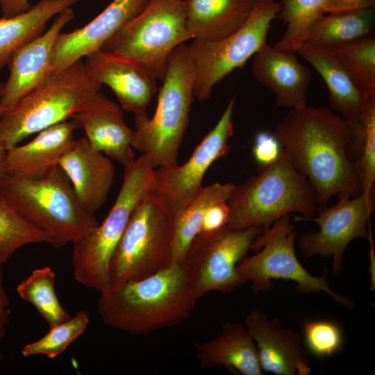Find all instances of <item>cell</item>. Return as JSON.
I'll use <instances>...</instances> for the list:
<instances>
[{
	"instance_id": "cell-1",
	"label": "cell",
	"mask_w": 375,
	"mask_h": 375,
	"mask_svg": "<svg viewBox=\"0 0 375 375\" xmlns=\"http://www.w3.org/2000/svg\"><path fill=\"white\" fill-rule=\"evenodd\" d=\"M274 134L315 189L319 205L335 195L361 194L351 153L353 126L340 115L324 106L292 108Z\"/></svg>"
},
{
	"instance_id": "cell-2",
	"label": "cell",
	"mask_w": 375,
	"mask_h": 375,
	"mask_svg": "<svg viewBox=\"0 0 375 375\" xmlns=\"http://www.w3.org/2000/svg\"><path fill=\"white\" fill-rule=\"evenodd\" d=\"M197 300L184 264H172L147 277L109 288L100 293L97 310L107 325L140 335L182 323Z\"/></svg>"
},
{
	"instance_id": "cell-3",
	"label": "cell",
	"mask_w": 375,
	"mask_h": 375,
	"mask_svg": "<svg viewBox=\"0 0 375 375\" xmlns=\"http://www.w3.org/2000/svg\"><path fill=\"white\" fill-rule=\"evenodd\" d=\"M0 201L47 234L57 249L83 238L99 224L94 215L82 206L60 167L38 178L4 175Z\"/></svg>"
},
{
	"instance_id": "cell-4",
	"label": "cell",
	"mask_w": 375,
	"mask_h": 375,
	"mask_svg": "<svg viewBox=\"0 0 375 375\" xmlns=\"http://www.w3.org/2000/svg\"><path fill=\"white\" fill-rule=\"evenodd\" d=\"M228 204L226 225L234 229H264L292 212L312 217L319 206L315 189L283 149L275 162L258 167L256 174L235 185Z\"/></svg>"
},
{
	"instance_id": "cell-5",
	"label": "cell",
	"mask_w": 375,
	"mask_h": 375,
	"mask_svg": "<svg viewBox=\"0 0 375 375\" xmlns=\"http://www.w3.org/2000/svg\"><path fill=\"white\" fill-rule=\"evenodd\" d=\"M101 86L82 60L48 76L0 116V144L8 150L31 135L71 119Z\"/></svg>"
},
{
	"instance_id": "cell-6",
	"label": "cell",
	"mask_w": 375,
	"mask_h": 375,
	"mask_svg": "<svg viewBox=\"0 0 375 375\" xmlns=\"http://www.w3.org/2000/svg\"><path fill=\"white\" fill-rule=\"evenodd\" d=\"M194 69L188 46L183 43L170 54L156 112L135 114L131 144L148 155L155 168L177 165L193 100Z\"/></svg>"
},
{
	"instance_id": "cell-7",
	"label": "cell",
	"mask_w": 375,
	"mask_h": 375,
	"mask_svg": "<svg viewBox=\"0 0 375 375\" xmlns=\"http://www.w3.org/2000/svg\"><path fill=\"white\" fill-rule=\"evenodd\" d=\"M154 169L144 153L124 167L122 185L105 219L72 244V265L77 282L99 293L110 288L111 258L135 208L151 191Z\"/></svg>"
},
{
	"instance_id": "cell-8",
	"label": "cell",
	"mask_w": 375,
	"mask_h": 375,
	"mask_svg": "<svg viewBox=\"0 0 375 375\" xmlns=\"http://www.w3.org/2000/svg\"><path fill=\"white\" fill-rule=\"evenodd\" d=\"M174 217L159 196L150 191L143 197L111 258L110 288L147 277L171 265Z\"/></svg>"
},
{
	"instance_id": "cell-9",
	"label": "cell",
	"mask_w": 375,
	"mask_h": 375,
	"mask_svg": "<svg viewBox=\"0 0 375 375\" xmlns=\"http://www.w3.org/2000/svg\"><path fill=\"white\" fill-rule=\"evenodd\" d=\"M190 39L184 0H149L143 10L101 49L137 64L162 81L170 54Z\"/></svg>"
},
{
	"instance_id": "cell-10",
	"label": "cell",
	"mask_w": 375,
	"mask_h": 375,
	"mask_svg": "<svg viewBox=\"0 0 375 375\" xmlns=\"http://www.w3.org/2000/svg\"><path fill=\"white\" fill-rule=\"evenodd\" d=\"M297 231L290 215L283 216L264 228L251 244L255 254L244 257L238 265V271L244 282L250 281L254 292L270 290L273 279L295 282L299 294L324 292L336 302L351 309L355 304L350 299L334 292L323 276L310 274L299 261L294 248Z\"/></svg>"
},
{
	"instance_id": "cell-11",
	"label": "cell",
	"mask_w": 375,
	"mask_h": 375,
	"mask_svg": "<svg viewBox=\"0 0 375 375\" xmlns=\"http://www.w3.org/2000/svg\"><path fill=\"white\" fill-rule=\"evenodd\" d=\"M280 3H256L247 21L232 34L215 40L193 39L188 46L194 69L193 94L199 101L210 97L214 86L236 68H242L267 42Z\"/></svg>"
},
{
	"instance_id": "cell-12",
	"label": "cell",
	"mask_w": 375,
	"mask_h": 375,
	"mask_svg": "<svg viewBox=\"0 0 375 375\" xmlns=\"http://www.w3.org/2000/svg\"><path fill=\"white\" fill-rule=\"evenodd\" d=\"M262 230L260 226L234 229L226 225L215 232L197 235L183 262L197 299L210 292L231 293L245 283L237 267Z\"/></svg>"
},
{
	"instance_id": "cell-13",
	"label": "cell",
	"mask_w": 375,
	"mask_h": 375,
	"mask_svg": "<svg viewBox=\"0 0 375 375\" xmlns=\"http://www.w3.org/2000/svg\"><path fill=\"white\" fill-rule=\"evenodd\" d=\"M338 201L331 207L319 205L315 215L303 218L295 216L296 221H312L319 226L301 235L299 246L303 258L315 256L333 259V273L343 270L344 253L355 238H368L369 218L375 210V192H361L356 197L347 194L338 196Z\"/></svg>"
},
{
	"instance_id": "cell-14",
	"label": "cell",
	"mask_w": 375,
	"mask_h": 375,
	"mask_svg": "<svg viewBox=\"0 0 375 375\" xmlns=\"http://www.w3.org/2000/svg\"><path fill=\"white\" fill-rule=\"evenodd\" d=\"M235 101L234 97L229 101L217 123L185 163L155 168L151 192L166 202L174 217L203 187L204 176L213 162L228 152V140L233 133Z\"/></svg>"
},
{
	"instance_id": "cell-15",
	"label": "cell",
	"mask_w": 375,
	"mask_h": 375,
	"mask_svg": "<svg viewBox=\"0 0 375 375\" xmlns=\"http://www.w3.org/2000/svg\"><path fill=\"white\" fill-rule=\"evenodd\" d=\"M149 0H112L95 18L71 32H60L56 40L49 76L73 65L101 49L103 44L144 8Z\"/></svg>"
},
{
	"instance_id": "cell-16",
	"label": "cell",
	"mask_w": 375,
	"mask_h": 375,
	"mask_svg": "<svg viewBox=\"0 0 375 375\" xmlns=\"http://www.w3.org/2000/svg\"><path fill=\"white\" fill-rule=\"evenodd\" d=\"M245 326L256 346L262 371L276 375H308V353L299 333L282 326L278 318L269 319L260 310H251Z\"/></svg>"
},
{
	"instance_id": "cell-17",
	"label": "cell",
	"mask_w": 375,
	"mask_h": 375,
	"mask_svg": "<svg viewBox=\"0 0 375 375\" xmlns=\"http://www.w3.org/2000/svg\"><path fill=\"white\" fill-rule=\"evenodd\" d=\"M74 17L72 8L65 9L47 31L13 54L8 65L10 72L4 83L0 116L49 76L56 38Z\"/></svg>"
},
{
	"instance_id": "cell-18",
	"label": "cell",
	"mask_w": 375,
	"mask_h": 375,
	"mask_svg": "<svg viewBox=\"0 0 375 375\" xmlns=\"http://www.w3.org/2000/svg\"><path fill=\"white\" fill-rule=\"evenodd\" d=\"M59 167L68 177L85 210L94 215L104 205L114 181L111 159L95 149L86 138L75 140L62 156Z\"/></svg>"
},
{
	"instance_id": "cell-19",
	"label": "cell",
	"mask_w": 375,
	"mask_h": 375,
	"mask_svg": "<svg viewBox=\"0 0 375 375\" xmlns=\"http://www.w3.org/2000/svg\"><path fill=\"white\" fill-rule=\"evenodd\" d=\"M122 110L99 91L72 119L83 128L93 148L125 167L135 160V153L133 130L126 124Z\"/></svg>"
},
{
	"instance_id": "cell-20",
	"label": "cell",
	"mask_w": 375,
	"mask_h": 375,
	"mask_svg": "<svg viewBox=\"0 0 375 375\" xmlns=\"http://www.w3.org/2000/svg\"><path fill=\"white\" fill-rule=\"evenodd\" d=\"M293 51L279 50L265 42L254 54V78L274 94L278 106L288 108L307 105L312 79L310 69L302 65Z\"/></svg>"
},
{
	"instance_id": "cell-21",
	"label": "cell",
	"mask_w": 375,
	"mask_h": 375,
	"mask_svg": "<svg viewBox=\"0 0 375 375\" xmlns=\"http://www.w3.org/2000/svg\"><path fill=\"white\" fill-rule=\"evenodd\" d=\"M86 58L94 78L111 89L123 110L134 115L146 112L157 91L153 76L137 64L101 49Z\"/></svg>"
},
{
	"instance_id": "cell-22",
	"label": "cell",
	"mask_w": 375,
	"mask_h": 375,
	"mask_svg": "<svg viewBox=\"0 0 375 375\" xmlns=\"http://www.w3.org/2000/svg\"><path fill=\"white\" fill-rule=\"evenodd\" d=\"M79 128L71 119L39 133L26 144L6 151L3 162L4 175L38 178L44 177L59 167L62 156L74 142V131Z\"/></svg>"
},
{
	"instance_id": "cell-23",
	"label": "cell",
	"mask_w": 375,
	"mask_h": 375,
	"mask_svg": "<svg viewBox=\"0 0 375 375\" xmlns=\"http://www.w3.org/2000/svg\"><path fill=\"white\" fill-rule=\"evenodd\" d=\"M294 51L307 60L324 81L332 110L349 123L357 124L364 112L368 93L326 47L308 42L297 44Z\"/></svg>"
},
{
	"instance_id": "cell-24",
	"label": "cell",
	"mask_w": 375,
	"mask_h": 375,
	"mask_svg": "<svg viewBox=\"0 0 375 375\" xmlns=\"http://www.w3.org/2000/svg\"><path fill=\"white\" fill-rule=\"evenodd\" d=\"M194 349L203 368H226L240 375L262 374L256 346L242 323H225L219 335L196 343Z\"/></svg>"
},
{
	"instance_id": "cell-25",
	"label": "cell",
	"mask_w": 375,
	"mask_h": 375,
	"mask_svg": "<svg viewBox=\"0 0 375 375\" xmlns=\"http://www.w3.org/2000/svg\"><path fill=\"white\" fill-rule=\"evenodd\" d=\"M255 0H184L192 39L215 40L228 36L247 21Z\"/></svg>"
},
{
	"instance_id": "cell-26",
	"label": "cell",
	"mask_w": 375,
	"mask_h": 375,
	"mask_svg": "<svg viewBox=\"0 0 375 375\" xmlns=\"http://www.w3.org/2000/svg\"><path fill=\"white\" fill-rule=\"evenodd\" d=\"M80 0H40L26 11L0 18V69L8 65L22 47L41 35L55 15Z\"/></svg>"
},
{
	"instance_id": "cell-27",
	"label": "cell",
	"mask_w": 375,
	"mask_h": 375,
	"mask_svg": "<svg viewBox=\"0 0 375 375\" xmlns=\"http://www.w3.org/2000/svg\"><path fill=\"white\" fill-rule=\"evenodd\" d=\"M235 185L213 183L203 186L197 194L174 217L171 265L184 262L190 247L200 231L206 209L219 201H228Z\"/></svg>"
},
{
	"instance_id": "cell-28",
	"label": "cell",
	"mask_w": 375,
	"mask_h": 375,
	"mask_svg": "<svg viewBox=\"0 0 375 375\" xmlns=\"http://www.w3.org/2000/svg\"><path fill=\"white\" fill-rule=\"evenodd\" d=\"M374 8L324 14L308 25L299 43L328 47L367 36L374 24Z\"/></svg>"
},
{
	"instance_id": "cell-29",
	"label": "cell",
	"mask_w": 375,
	"mask_h": 375,
	"mask_svg": "<svg viewBox=\"0 0 375 375\" xmlns=\"http://www.w3.org/2000/svg\"><path fill=\"white\" fill-rule=\"evenodd\" d=\"M55 278L49 267L37 268L16 288L19 296L36 308L49 328L70 318L56 296Z\"/></svg>"
},
{
	"instance_id": "cell-30",
	"label": "cell",
	"mask_w": 375,
	"mask_h": 375,
	"mask_svg": "<svg viewBox=\"0 0 375 375\" xmlns=\"http://www.w3.org/2000/svg\"><path fill=\"white\" fill-rule=\"evenodd\" d=\"M352 126L351 153L361 192H375V94L368 97L360 122Z\"/></svg>"
},
{
	"instance_id": "cell-31",
	"label": "cell",
	"mask_w": 375,
	"mask_h": 375,
	"mask_svg": "<svg viewBox=\"0 0 375 375\" xmlns=\"http://www.w3.org/2000/svg\"><path fill=\"white\" fill-rule=\"evenodd\" d=\"M368 93H375V38L326 47Z\"/></svg>"
},
{
	"instance_id": "cell-32",
	"label": "cell",
	"mask_w": 375,
	"mask_h": 375,
	"mask_svg": "<svg viewBox=\"0 0 375 375\" xmlns=\"http://www.w3.org/2000/svg\"><path fill=\"white\" fill-rule=\"evenodd\" d=\"M331 0H281L277 17L286 28L281 39L273 46L279 50L294 51L308 25L325 14Z\"/></svg>"
},
{
	"instance_id": "cell-33",
	"label": "cell",
	"mask_w": 375,
	"mask_h": 375,
	"mask_svg": "<svg viewBox=\"0 0 375 375\" xmlns=\"http://www.w3.org/2000/svg\"><path fill=\"white\" fill-rule=\"evenodd\" d=\"M38 243L51 244L50 238L0 201V255L3 263L21 247Z\"/></svg>"
},
{
	"instance_id": "cell-34",
	"label": "cell",
	"mask_w": 375,
	"mask_h": 375,
	"mask_svg": "<svg viewBox=\"0 0 375 375\" xmlns=\"http://www.w3.org/2000/svg\"><path fill=\"white\" fill-rule=\"evenodd\" d=\"M89 322L88 313L81 310L75 316L49 328V331L39 340L24 345L22 354L26 358L44 355L50 359L55 358L84 333Z\"/></svg>"
},
{
	"instance_id": "cell-35",
	"label": "cell",
	"mask_w": 375,
	"mask_h": 375,
	"mask_svg": "<svg viewBox=\"0 0 375 375\" xmlns=\"http://www.w3.org/2000/svg\"><path fill=\"white\" fill-rule=\"evenodd\" d=\"M303 332L306 349L317 357L333 356L342 349L344 343L340 326L332 321H306Z\"/></svg>"
},
{
	"instance_id": "cell-36",
	"label": "cell",
	"mask_w": 375,
	"mask_h": 375,
	"mask_svg": "<svg viewBox=\"0 0 375 375\" xmlns=\"http://www.w3.org/2000/svg\"><path fill=\"white\" fill-rule=\"evenodd\" d=\"M282 151V147L274 133L262 131L254 138L252 153L258 167L269 165L275 162Z\"/></svg>"
},
{
	"instance_id": "cell-37",
	"label": "cell",
	"mask_w": 375,
	"mask_h": 375,
	"mask_svg": "<svg viewBox=\"0 0 375 375\" xmlns=\"http://www.w3.org/2000/svg\"><path fill=\"white\" fill-rule=\"evenodd\" d=\"M229 216L228 201H219L212 204L204 213L199 233L208 234L221 229L228 224Z\"/></svg>"
},
{
	"instance_id": "cell-38",
	"label": "cell",
	"mask_w": 375,
	"mask_h": 375,
	"mask_svg": "<svg viewBox=\"0 0 375 375\" xmlns=\"http://www.w3.org/2000/svg\"><path fill=\"white\" fill-rule=\"evenodd\" d=\"M375 0H331L325 14L348 12L374 8Z\"/></svg>"
},
{
	"instance_id": "cell-39",
	"label": "cell",
	"mask_w": 375,
	"mask_h": 375,
	"mask_svg": "<svg viewBox=\"0 0 375 375\" xmlns=\"http://www.w3.org/2000/svg\"><path fill=\"white\" fill-rule=\"evenodd\" d=\"M30 7L29 0H0V10L4 17L21 14Z\"/></svg>"
},
{
	"instance_id": "cell-40",
	"label": "cell",
	"mask_w": 375,
	"mask_h": 375,
	"mask_svg": "<svg viewBox=\"0 0 375 375\" xmlns=\"http://www.w3.org/2000/svg\"><path fill=\"white\" fill-rule=\"evenodd\" d=\"M9 322L10 315L8 308L0 306V340L6 336Z\"/></svg>"
},
{
	"instance_id": "cell-41",
	"label": "cell",
	"mask_w": 375,
	"mask_h": 375,
	"mask_svg": "<svg viewBox=\"0 0 375 375\" xmlns=\"http://www.w3.org/2000/svg\"><path fill=\"white\" fill-rule=\"evenodd\" d=\"M3 262L0 255V306L8 308L10 305V299L5 290L3 281L2 265Z\"/></svg>"
},
{
	"instance_id": "cell-42",
	"label": "cell",
	"mask_w": 375,
	"mask_h": 375,
	"mask_svg": "<svg viewBox=\"0 0 375 375\" xmlns=\"http://www.w3.org/2000/svg\"><path fill=\"white\" fill-rule=\"evenodd\" d=\"M369 241L370 244V252H369V257H370V275H371V290H373L374 289L375 285V281H374V242L372 238V229L369 231V237L367 238Z\"/></svg>"
},
{
	"instance_id": "cell-43",
	"label": "cell",
	"mask_w": 375,
	"mask_h": 375,
	"mask_svg": "<svg viewBox=\"0 0 375 375\" xmlns=\"http://www.w3.org/2000/svg\"><path fill=\"white\" fill-rule=\"evenodd\" d=\"M6 149L0 144V181L4 176L3 162L6 157Z\"/></svg>"
},
{
	"instance_id": "cell-44",
	"label": "cell",
	"mask_w": 375,
	"mask_h": 375,
	"mask_svg": "<svg viewBox=\"0 0 375 375\" xmlns=\"http://www.w3.org/2000/svg\"><path fill=\"white\" fill-rule=\"evenodd\" d=\"M3 88H4V83H2L1 81L0 80V108H1V104L2 98H3Z\"/></svg>"
},
{
	"instance_id": "cell-45",
	"label": "cell",
	"mask_w": 375,
	"mask_h": 375,
	"mask_svg": "<svg viewBox=\"0 0 375 375\" xmlns=\"http://www.w3.org/2000/svg\"><path fill=\"white\" fill-rule=\"evenodd\" d=\"M256 3H269L275 0H255Z\"/></svg>"
}]
</instances>
